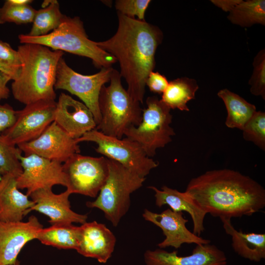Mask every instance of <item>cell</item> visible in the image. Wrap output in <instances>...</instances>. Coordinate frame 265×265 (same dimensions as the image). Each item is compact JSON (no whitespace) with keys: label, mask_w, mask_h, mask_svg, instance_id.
Instances as JSON below:
<instances>
[{"label":"cell","mask_w":265,"mask_h":265,"mask_svg":"<svg viewBox=\"0 0 265 265\" xmlns=\"http://www.w3.org/2000/svg\"><path fill=\"white\" fill-rule=\"evenodd\" d=\"M17 111L7 104H0V135L14 123Z\"/></svg>","instance_id":"e575fe53"},{"label":"cell","mask_w":265,"mask_h":265,"mask_svg":"<svg viewBox=\"0 0 265 265\" xmlns=\"http://www.w3.org/2000/svg\"><path fill=\"white\" fill-rule=\"evenodd\" d=\"M56 102L41 100L17 111L14 124L0 135L8 143L18 146L34 140L54 121Z\"/></svg>","instance_id":"8fae6325"},{"label":"cell","mask_w":265,"mask_h":265,"mask_svg":"<svg viewBox=\"0 0 265 265\" xmlns=\"http://www.w3.org/2000/svg\"><path fill=\"white\" fill-rule=\"evenodd\" d=\"M1 177H2V175H1V173H0V180L1 179Z\"/></svg>","instance_id":"f35d334b"},{"label":"cell","mask_w":265,"mask_h":265,"mask_svg":"<svg viewBox=\"0 0 265 265\" xmlns=\"http://www.w3.org/2000/svg\"><path fill=\"white\" fill-rule=\"evenodd\" d=\"M169 82L166 77L158 72H151L146 81L150 90L154 93L161 94L167 88Z\"/></svg>","instance_id":"836d02e7"},{"label":"cell","mask_w":265,"mask_h":265,"mask_svg":"<svg viewBox=\"0 0 265 265\" xmlns=\"http://www.w3.org/2000/svg\"><path fill=\"white\" fill-rule=\"evenodd\" d=\"M149 188L155 192L156 206L161 207L167 205L176 212H186L190 215L193 222V233L200 236L205 230L204 221L207 214L191 200L185 192H182L166 186L161 189L150 186Z\"/></svg>","instance_id":"44dd1931"},{"label":"cell","mask_w":265,"mask_h":265,"mask_svg":"<svg viewBox=\"0 0 265 265\" xmlns=\"http://www.w3.org/2000/svg\"><path fill=\"white\" fill-rule=\"evenodd\" d=\"M18 39L22 44H39L54 51L89 58L101 69L111 67L117 61L113 56L99 48L96 42L88 38L83 22L78 17L64 15L59 26L49 33L37 37L21 34Z\"/></svg>","instance_id":"277c9868"},{"label":"cell","mask_w":265,"mask_h":265,"mask_svg":"<svg viewBox=\"0 0 265 265\" xmlns=\"http://www.w3.org/2000/svg\"><path fill=\"white\" fill-rule=\"evenodd\" d=\"M23 172L16 178L18 189H26L29 196L43 188H52L54 185L67 186V180L63 164L35 155L20 156Z\"/></svg>","instance_id":"7c38bea8"},{"label":"cell","mask_w":265,"mask_h":265,"mask_svg":"<svg viewBox=\"0 0 265 265\" xmlns=\"http://www.w3.org/2000/svg\"><path fill=\"white\" fill-rule=\"evenodd\" d=\"M16 178L7 174L2 176L0 180V221H22L35 204L26 194L19 191Z\"/></svg>","instance_id":"ffe728a7"},{"label":"cell","mask_w":265,"mask_h":265,"mask_svg":"<svg viewBox=\"0 0 265 265\" xmlns=\"http://www.w3.org/2000/svg\"><path fill=\"white\" fill-rule=\"evenodd\" d=\"M211 2L215 6L220 8L225 12H230L241 0H212Z\"/></svg>","instance_id":"d590c367"},{"label":"cell","mask_w":265,"mask_h":265,"mask_svg":"<svg viewBox=\"0 0 265 265\" xmlns=\"http://www.w3.org/2000/svg\"><path fill=\"white\" fill-rule=\"evenodd\" d=\"M111 67L102 68L93 75H84L70 67L63 57L57 66L54 89L66 90L76 95L91 110L97 126L101 120L99 98L102 87L109 81Z\"/></svg>","instance_id":"9c48e42d"},{"label":"cell","mask_w":265,"mask_h":265,"mask_svg":"<svg viewBox=\"0 0 265 265\" xmlns=\"http://www.w3.org/2000/svg\"><path fill=\"white\" fill-rule=\"evenodd\" d=\"M198 88L194 79L187 77L177 78L169 82L160 100L170 109L188 111L189 109L186 104L195 99Z\"/></svg>","instance_id":"d4e9b609"},{"label":"cell","mask_w":265,"mask_h":265,"mask_svg":"<svg viewBox=\"0 0 265 265\" xmlns=\"http://www.w3.org/2000/svg\"><path fill=\"white\" fill-rule=\"evenodd\" d=\"M63 164L67 189L77 193L96 197L105 184L108 174L107 158L76 154Z\"/></svg>","instance_id":"30bf717a"},{"label":"cell","mask_w":265,"mask_h":265,"mask_svg":"<svg viewBox=\"0 0 265 265\" xmlns=\"http://www.w3.org/2000/svg\"><path fill=\"white\" fill-rule=\"evenodd\" d=\"M11 265H21L20 262L18 260H17L14 264Z\"/></svg>","instance_id":"74e56055"},{"label":"cell","mask_w":265,"mask_h":265,"mask_svg":"<svg viewBox=\"0 0 265 265\" xmlns=\"http://www.w3.org/2000/svg\"><path fill=\"white\" fill-rule=\"evenodd\" d=\"M43 228L38 218L31 215L27 221H0V265H11L29 241L36 239Z\"/></svg>","instance_id":"9a60e30c"},{"label":"cell","mask_w":265,"mask_h":265,"mask_svg":"<svg viewBox=\"0 0 265 265\" xmlns=\"http://www.w3.org/2000/svg\"><path fill=\"white\" fill-rule=\"evenodd\" d=\"M147 107L142 109V120L136 127L128 129L124 135L138 143L147 156L154 157L156 150L163 148L175 135L170 126L171 109L156 96L147 98Z\"/></svg>","instance_id":"52a82bcc"},{"label":"cell","mask_w":265,"mask_h":265,"mask_svg":"<svg viewBox=\"0 0 265 265\" xmlns=\"http://www.w3.org/2000/svg\"><path fill=\"white\" fill-rule=\"evenodd\" d=\"M76 140L78 143L83 141L95 142L97 145L95 148L97 153L143 178L159 165L158 162L147 156L138 143L126 137L119 139L111 137L95 129Z\"/></svg>","instance_id":"ba28073f"},{"label":"cell","mask_w":265,"mask_h":265,"mask_svg":"<svg viewBox=\"0 0 265 265\" xmlns=\"http://www.w3.org/2000/svg\"><path fill=\"white\" fill-rule=\"evenodd\" d=\"M77 251L80 255L106 263L111 257L116 244L113 233L103 223L95 221L81 224Z\"/></svg>","instance_id":"d6986e66"},{"label":"cell","mask_w":265,"mask_h":265,"mask_svg":"<svg viewBox=\"0 0 265 265\" xmlns=\"http://www.w3.org/2000/svg\"><path fill=\"white\" fill-rule=\"evenodd\" d=\"M228 19L233 24L249 27L254 24L265 25V0H241L229 12Z\"/></svg>","instance_id":"4316f807"},{"label":"cell","mask_w":265,"mask_h":265,"mask_svg":"<svg viewBox=\"0 0 265 265\" xmlns=\"http://www.w3.org/2000/svg\"><path fill=\"white\" fill-rule=\"evenodd\" d=\"M144 257L146 265H227L225 253L210 243L196 244L186 256H178L177 251L169 252L158 248L146 251Z\"/></svg>","instance_id":"ac0fdd59"},{"label":"cell","mask_w":265,"mask_h":265,"mask_svg":"<svg viewBox=\"0 0 265 265\" xmlns=\"http://www.w3.org/2000/svg\"><path fill=\"white\" fill-rule=\"evenodd\" d=\"M36 11L30 4L18 5L7 0L0 8V24L13 23L21 25L32 23Z\"/></svg>","instance_id":"f1b7e54d"},{"label":"cell","mask_w":265,"mask_h":265,"mask_svg":"<svg viewBox=\"0 0 265 265\" xmlns=\"http://www.w3.org/2000/svg\"><path fill=\"white\" fill-rule=\"evenodd\" d=\"M253 71L249 80L250 92L265 99V50H261L255 56Z\"/></svg>","instance_id":"1f68e13d"},{"label":"cell","mask_w":265,"mask_h":265,"mask_svg":"<svg viewBox=\"0 0 265 265\" xmlns=\"http://www.w3.org/2000/svg\"><path fill=\"white\" fill-rule=\"evenodd\" d=\"M215 217L251 216L265 207V190L248 176L229 169L208 171L192 178L185 191Z\"/></svg>","instance_id":"6da1fadb"},{"label":"cell","mask_w":265,"mask_h":265,"mask_svg":"<svg viewBox=\"0 0 265 265\" xmlns=\"http://www.w3.org/2000/svg\"><path fill=\"white\" fill-rule=\"evenodd\" d=\"M78 144L53 121L37 138L17 147L24 156L35 155L62 163L75 154H80Z\"/></svg>","instance_id":"4fadbf2b"},{"label":"cell","mask_w":265,"mask_h":265,"mask_svg":"<svg viewBox=\"0 0 265 265\" xmlns=\"http://www.w3.org/2000/svg\"><path fill=\"white\" fill-rule=\"evenodd\" d=\"M107 160L106 180L96 199L87 202L86 205L103 211L105 217L115 227L130 208L131 194L142 186L145 178L113 160Z\"/></svg>","instance_id":"8992f818"},{"label":"cell","mask_w":265,"mask_h":265,"mask_svg":"<svg viewBox=\"0 0 265 265\" xmlns=\"http://www.w3.org/2000/svg\"><path fill=\"white\" fill-rule=\"evenodd\" d=\"M22 152L8 143L0 135V172L2 176L10 174L18 177L23 172L20 156Z\"/></svg>","instance_id":"83f0119b"},{"label":"cell","mask_w":265,"mask_h":265,"mask_svg":"<svg viewBox=\"0 0 265 265\" xmlns=\"http://www.w3.org/2000/svg\"><path fill=\"white\" fill-rule=\"evenodd\" d=\"M71 194L67 189L57 194L53 192L52 188L37 190L29 196L35 204L28 210V214L32 211L43 213L49 218L51 225L73 223L82 224L86 222L87 216L71 210L69 199Z\"/></svg>","instance_id":"2e32d148"},{"label":"cell","mask_w":265,"mask_h":265,"mask_svg":"<svg viewBox=\"0 0 265 265\" xmlns=\"http://www.w3.org/2000/svg\"><path fill=\"white\" fill-rule=\"evenodd\" d=\"M21 68L22 61L17 50L0 40V71L13 81L18 77Z\"/></svg>","instance_id":"f546056e"},{"label":"cell","mask_w":265,"mask_h":265,"mask_svg":"<svg viewBox=\"0 0 265 265\" xmlns=\"http://www.w3.org/2000/svg\"><path fill=\"white\" fill-rule=\"evenodd\" d=\"M54 122L76 139L97 126L91 110L83 103L64 93L60 94L56 102Z\"/></svg>","instance_id":"e0dca14e"},{"label":"cell","mask_w":265,"mask_h":265,"mask_svg":"<svg viewBox=\"0 0 265 265\" xmlns=\"http://www.w3.org/2000/svg\"><path fill=\"white\" fill-rule=\"evenodd\" d=\"M150 0H117L115 6L118 13L132 19L145 21V14Z\"/></svg>","instance_id":"d6a6232c"},{"label":"cell","mask_w":265,"mask_h":265,"mask_svg":"<svg viewBox=\"0 0 265 265\" xmlns=\"http://www.w3.org/2000/svg\"><path fill=\"white\" fill-rule=\"evenodd\" d=\"M121 79L120 73L113 69L109 85L102 87L99 98L101 120L95 129L119 139L128 129L140 123L142 114L140 103L124 88Z\"/></svg>","instance_id":"5b68a950"},{"label":"cell","mask_w":265,"mask_h":265,"mask_svg":"<svg viewBox=\"0 0 265 265\" xmlns=\"http://www.w3.org/2000/svg\"><path fill=\"white\" fill-rule=\"evenodd\" d=\"M243 138L265 150V113L256 111L242 129Z\"/></svg>","instance_id":"4dcf8cb0"},{"label":"cell","mask_w":265,"mask_h":265,"mask_svg":"<svg viewBox=\"0 0 265 265\" xmlns=\"http://www.w3.org/2000/svg\"><path fill=\"white\" fill-rule=\"evenodd\" d=\"M64 15L57 0H45L43 8L36 10L31 30L27 34L37 37L49 33L59 26Z\"/></svg>","instance_id":"484cf974"},{"label":"cell","mask_w":265,"mask_h":265,"mask_svg":"<svg viewBox=\"0 0 265 265\" xmlns=\"http://www.w3.org/2000/svg\"><path fill=\"white\" fill-rule=\"evenodd\" d=\"M220 219L226 233L231 237L232 248L236 253L255 262L265 259V234L244 233L234 228L231 218L221 217Z\"/></svg>","instance_id":"7402d4cb"},{"label":"cell","mask_w":265,"mask_h":265,"mask_svg":"<svg viewBox=\"0 0 265 265\" xmlns=\"http://www.w3.org/2000/svg\"><path fill=\"white\" fill-rule=\"evenodd\" d=\"M9 81V78L0 71V101L7 99L9 96L10 90L7 86Z\"/></svg>","instance_id":"8d00e7d4"},{"label":"cell","mask_w":265,"mask_h":265,"mask_svg":"<svg viewBox=\"0 0 265 265\" xmlns=\"http://www.w3.org/2000/svg\"><path fill=\"white\" fill-rule=\"evenodd\" d=\"M217 95L223 100L227 109L226 126L242 130L256 111V106L226 88L220 90Z\"/></svg>","instance_id":"603a6c76"},{"label":"cell","mask_w":265,"mask_h":265,"mask_svg":"<svg viewBox=\"0 0 265 265\" xmlns=\"http://www.w3.org/2000/svg\"><path fill=\"white\" fill-rule=\"evenodd\" d=\"M117 13L118 26L115 34L96 44L119 62L120 74L126 81L128 92L134 100L143 103L146 81L154 69L155 53L161 42L162 33L145 21Z\"/></svg>","instance_id":"7a4b0ae2"},{"label":"cell","mask_w":265,"mask_h":265,"mask_svg":"<svg viewBox=\"0 0 265 265\" xmlns=\"http://www.w3.org/2000/svg\"><path fill=\"white\" fill-rule=\"evenodd\" d=\"M17 51L22 68L11 84L14 99L25 105L41 100L55 101L57 66L63 52L30 43L19 46Z\"/></svg>","instance_id":"3957f363"},{"label":"cell","mask_w":265,"mask_h":265,"mask_svg":"<svg viewBox=\"0 0 265 265\" xmlns=\"http://www.w3.org/2000/svg\"><path fill=\"white\" fill-rule=\"evenodd\" d=\"M142 216L162 230L165 238L158 244L159 248L173 247L178 249L184 243L206 244L211 242L210 240L197 236L187 229L188 220L183 216L182 212L167 209L158 213L145 209Z\"/></svg>","instance_id":"5bb4252c"},{"label":"cell","mask_w":265,"mask_h":265,"mask_svg":"<svg viewBox=\"0 0 265 265\" xmlns=\"http://www.w3.org/2000/svg\"><path fill=\"white\" fill-rule=\"evenodd\" d=\"M80 233V226L55 224L38 232L36 239L42 244L58 249L77 250Z\"/></svg>","instance_id":"cb8c5ba5"}]
</instances>
